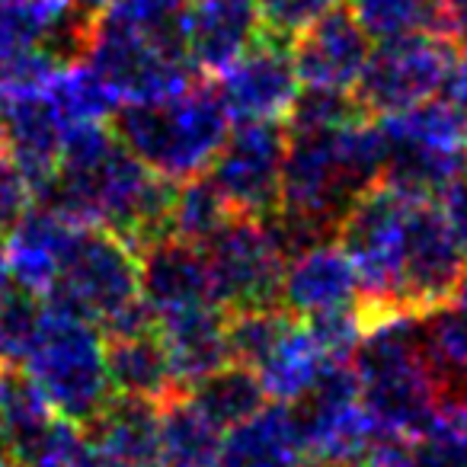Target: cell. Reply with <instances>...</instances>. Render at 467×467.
I'll return each mask as SVG.
<instances>
[{"instance_id": "cell-43", "label": "cell", "mask_w": 467, "mask_h": 467, "mask_svg": "<svg viewBox=\"0 0 467 467\" xmlns=\"http://www.w3.org/2000/svg\"><path fill=\"white\" fill-rule=\"evenodd\" d=\"M454 305H464V307H467V263H464V273H461L458 295H454Z\"/></svg>"}, {"instance_id": "cell-38", "label": "cell", "mask_w": 467, "mask_h": 467, "mask_svg": "<svg viewBox=\"0 0 467 467\" xmlns=\"http://www.w3.org/2000/svg\"><path fill=\"white\" fill-rule=\"evenodd\" d=\"M441 90H445L448 103L467 116V46L461 48V52H454L451 67H448V78H445V84H441Z\"/></svg>"}, {"instance_id": "cell-21", "label": "cell", "mask_w": 467, "mask_h": 467, "mask_svg": "<svg viewBox=\"0 0 467 467\" xmlns=\"http://www.w3.org/2000/svg\"><path fill=\"white\" fill-rule=\"evenodd\" d=\"M390 141L388 167L381 182L400 192L410 202H432L451 186L454 180L467 176V150H441L416 141Z\"/></svg>"}, {"instance_id": "cell-37", "label": "cell", "mask_w": 467, "mask_h": 467, "mask_svg": "<svg viewBox=\"0 0 467 467\" xmlns=\"http://www.w3.org/2000/svg\"><path fill=\"white\" fill-rule=\"evenodd\" d=\"M439 212H441V218H445L451 237L458 241L461 254L467 256V176L454 180L451 186L439 195Z\"/></svg>"}, {"instance_id": "cell-1", "label": "cell", "mask_w": 467, "mask_h": 467, "mask_svg": "<svg viewBox=\"0 0 467 467\" xmlns=\"http://www.w3.org/2000/svg\"><path fill=\"white\" fill-rule=\"evenodd\" d=\"M116 138L154 173L170 180L205 173L231 131V112L212 80H195L170 103H122L112 112Z\"/></svg>"}, {"instance_id": "cell-11", "label": "cell", "mask_w": 467, "mask_h": 467, "mask_svg": "<svg viewBox=\"0 0 467 467\" xmlns=\"http://www.w3.org/2000/svg\"><path fill=\"white\" fill-rule=\"evenodd\" d=\"M371 55V39L349 7H333L292 39V58L305 87L356 90Z\"/></svg>"}, {"instance_id": "cell-31", "label": "cell", "mask_w": 467, "mask_h": 467, "mask_svg": "<svg viewBox=\"0 0 467 467\" xmlns=\"http://www.w3.org/2000/svg\"><path fill=\"white\" fill-rule=\"evenodd\" d=\"M365 116L368 112L358 106L356 93L330 90V87H305L288 109L285 131L288 135H324V131H339L343 125Z\"/></svg>"}, {"instance_id": "cell-18", "label": "cell", "mask_w": 467, "mask_h": 467, "mask_svg": "<svg viewBox=\"0 0 467 467\" xmlns=\"http://www.w3.org/2000/svg\"><path fill=\"white\" fill-rule=\"evenodd\" d=\"M106 467H161V407L112 397L84 429Z\"/></svg>"}, {"instance_id": "cell-40", "label": "cell", "mask_w": 467, "mask_h": 467, "mask_svg": "<svg viewBox=\"0 0 467 467\" xmlns=\"http://www.w3.org/2000/svg\"><path fill=\"white\" fill-rule=\"evenodd\" d=\"M10 285V266H7V237L0 234V292Z\"/></svg>"}, {"instance_id": "cell-29", "label": "cell", "mask_w": 467, "mask_h": 467, "mask_svg": "<svg viewBox=\"0 0 467 467\" xmlns=\"http://www.w3.org/2000/svg\"><path fill=\"white\" fill-rule=\"evenodd\" d=\"M55 410L23 365L0 362V454L26 439Z\"/></svg>"}, {"instance_id": "cell-4", "label": "cell", "mask_w": 467, "mask_h": 467, "mask_svg": "<svg viewBox=\"0 0 467 467\" xmlns=\"http://www.w3.org/2000/svg\"><path fill=\"white\" fill-rule=\"evenodd\" d=\"M413 202L378 182L362 192L346 212L337 244L349 254L362 285V307L390 311L403 307V231Z\"/></svg>"}, {"instance_id": "cell-44", "label": "cell", "mask_w": 467, "mask_h": 467, "mask_svg": "<svg viewBox=\"0 0 467 467\" xmlns=\"http://www.w3.org/2000/svg\"><path fill=\"white\" fill-rule=\"evenodd\" d=\"M87 445H90V441H87ZM74 467H106V464H103V461L97 458V454L90 451V448H87V454H84V458H80V461H78V464H74Z\"/></svg>"}, {"instance_id": "cell-41", "label": "cell", "mask_w": 467, "mask_h": 467, "mask_svg": "<svg viewBox=\"0 0 467 467\" xmlns=\"http://www.w3.org/2000/svg\"><path fill=\"white\" fill-rule=\"evenodd\" d=\"M298 467H362L358 461H320V458H307Z\"/></svg>"}, {"instance_id": "cell-7", "label": "cell", "mask_w": 467, "mask_h": 467, "mask_svg": "<svg viewBox=\"0 0 467 467\" xmlns=\"http://www.w3.org/2000/svg\"><path fill=\"white\" fill-rule=\"evenodd\" d=\"M454 42L435 33H410L378 42L356 84V99L368 116H394L432 99L448 78Z\"/></svg>"}, {"instance_id": "cell-20", "label": "cell", "mask_w": 467, "mask_h": 467, "mask_svg": "<svg viewBox=\"0 0 467 467\" xmlns=\"http://www.w3.org/2000/svg\"><path fill=\"white\" fill-rule=\"evenodd\" d=\"M305 454L292 403H266L256 416L227 429L218 467H298Z\"/></svg>"}, {"instance_id": "cell-17", "label": "cell", "mask_w": 467, "mask_h": 467, "mask_svg": "<svg viewBox=\"0 0 467 467\" xmlns=\"http://www.w3.org/2000/svg\"><path fill=\"white\" fill-rule=\"evenodd\" d=\"M80 224L67 221L65 214L39 205L7 234V266L10 282L29 288L46 298L55 285L65 256L74 244V234Z\"/></svg>"}, {"instance_id": "cell-33", "label": "cell", "mask_w": 467, "mask_h": 467, "mask_svg": "<svg viewBox=\"0 0 467 467\" xmlns=\"http://www.w3.org/2000/svg\"><path fill=\"white\" fill-rule=\"evenodd\" d=\"M46 317V298L10 282L0 292V362L23 365L39 337Z\"/></svg>"}, {"instance_id": "cell-6", "label": "cell", "mask_w": 467, "mask_h": 467, "mask_svg": "<svg viewBox=\"0 0 467 467\" xmlns=\"http://www.w3.org/2000/svg\"><path fill=\"white\" fill-rule=\"evenodd\" d=\"M87 65L109 87L119 106L170 103L202 78L189 58L163 52L148 36L106 20V16H97L93 42L87 48Z\"/></svg>"}, {"instance_id": "cell-15", "label": "cell", "mask_w": 467, "mask_h": 467, "mask_svg": "<svg viewBox=\"0 0 467 467\" xmlns=\"http://www.w3.org/2000/svg\"><path fill=\"white\" fill-rule=\"evenodd\" d=\"M138 263H141V298L150 305L157 320L186 307L214 305L202 247H192L180 237H161L138 254Z\"/></svg>"}, {"instance_id": "cell-5", "label": "cell", "mask_w": 467, "mask_h": 467, "mask_svg": "<svg viewBox=\"0 0 467 467\" xmlns=\"http://www.w3.org/2000/svg\"><path fill=\"white\" fill-rule=\"evenodd\" d=\"M202 254L218 307H282L279 295L288 260L266 218L234 212Z\"/></svg>"}, {"instance_id": "cell-28", "label": "cell", "mask_w": 467, "mask_h": 467, "mask_svg": "<svg viewBox=\"0 0 467 467\" xmlns=\"http://www.w3.org/2000/svg\"><path fill=\"white\" fill-rule=\"evenodd\" d=\"M189 4H192V0H112L99 16L148 36L163 52L189 58V52H186Z\"/></svg>"}, {"instance_id": "cell-9", "label": "cell", "mask_w": 467, "mask_h": 467, "mask_svg": "<svg viewBox=\"0 0 467 467\" xmlns=\"http://www.w3.org/2000/svg\"><path fill=\"white\" fill-rule=\"evenodd\" d=\"M467 256L448 231L439 205L413 202L403 231V307L413 314L454 305Z\"/></svg>"}, {"instance_id": "cell-16", "label": "cell", "mask_w": 467, "mask_h": 467, "mask_svg": "<svg viewBox=\"0 0 467 467\" xmlns=\"http://www.w3.org/2000/svg\"><path fill=\"white\" fill-rule=\"evenodd\" d=\"M224 317V307L199 305L157 320V330H161V339L170 352L176 384H180L182 394H189L202 378H208L212 371L224 368L231 362Z\"/></svg>"}, {"instance_id": "cell-42", "label": "cell", "mask_w": 467, "mask_h": 467, "mask_svg": "<svg viewBox=\"0 0 467 467\" xmlns=\"http://www.w3.org/2000/svg\"><path fill=\"white\" fill-rule=\"evenodd\" d=\"M78 4H80V7H84V10H87V14L99 16V14H103V10H106V7H109L112 0H78Z\"/></svg>"}, {"instance_id": "cell-45", "label": "cell", "mask_w": 467, "mask_h": 467, "mask_svg": "<svg viewBox=\"0 0 467 467\" xmlns=\"http://www.w3.org/2000/svg\"><path fill=\"white\" fill-rule=\"evenodd\" d=\"M0 467H23L20 461H14L10 454H0Z\"/></svg>"}, {"instance_id": "cell-8", "label": "cell", "mask_w": 467, "mask_h": 467, "mask_svg": "<svg viewBox=\"0 0 467 467\" xmlns=\"http://www.w3.org/2000/svg\"><path fill=\"white\" fill-rule=\"evenodd\" d=\"M288 131L279 122H241L208 163V176L237 214L269 218L279 212Z\"/></svg>"}, {"instance_id": "cell-22", "label": "cell", "mask_w": 467, "mask_h": 467, "mask_svg": "<svg viewBox=\"0 0 467 467\" xmlns=\"http://www.w3.org/2000/svg\"><path fill=\"white\" fill-rule=\"evenodd\" d=\"M224 429H218L189 394L161 407V467H218Z\"/></svg>"}, {"instance_id": "cell-24", "label": "cell", "mask_w": 467, "mask_h": 467, "mask_svg": "<svg viewBox=\"0 0 467 467\" xmlns=\"http://www.w3.org/2000/svg\"><path fill=\"white\" fill-rule=\"evenodd\" d=\"M189 397L224 432L247 422L250 416H256L269 403V394L263 388L256 368H247V365H237V362H227L224 368L202 378L189 390Z\"/></svg>"}, {"instance_id": "cell-2", "label": "cell", "mask_w": 467, "mask_h": 467, "mask_svg": "<svg viewBox=\"0 0 467 467\" xmlns=\"http://www.w3.org/2000/svg\"><path fill=\"white\" fill-rule=\"evenodd\" d=\"M23 368L29 371L48 407L78 426H90L112 400L106 375V339L97 324L46 305L39 337Z\"/></svg>"}, {"instance_id": "cell-30", "label": "cell", "mask_w": 467, "mask_h": 467, "mask_svg": "<svg viewBox=\"0 0 467 467\" xmlns=\"http://www.w3.org/2000/svg\"><path fill=\"white\" fill-rule=\"evenodd\" d=\"M224 333L231 362L260 368V362L275 349L285 330L295 324V317L282 307H237L224 311Z\"/></svg>"}, {"instance_id": "cell-34", "label": "cell", "mask_w": 467, "mask_h": 467, "mask_svg": "<svg viewBox=\"0 0 467 467\" xmlns=\"http://www.w3.org/2000/svg\"><path fill=\"white\" fill-rule=\"evenodd\" d=\"M301 324L307 327V333L314 337V343L320 346L327 358H352L356 346L365 337V314L362 305H343L330 307V311H320L305 317Z\"/></svg>"}, {"instance_id": "cell-26", "label": "cell", "mask_w": 467, "mask_h": 467, "mask_svg": "<svg viewBox=\"0 0 467 467\" xmlns=\"http://www.w3.org/2000/svg\"><path fill=\"white\" fill-rule=\"evenodd\" d=\"M349 14L368 39H397L410 33L445 36V10L441 0H346ZM448 39V36H445Z\"/></svg>"}, {"instance_id": "cell-14", "label": "cell", "mask_w": 467, "mask_h": 467, "mask_svg": "<svg viewBox=\"0 0 467 467\" xmlns=\"http://www.w3.org/2000/svg\"><path fill=\"white\" fill-rule=\"evenodd\" d=\"M358 295H362V285H358V273L349 254L337 241H327L307 247L305 254L285 263L279 305L295 320H305L330 307L356 305Z\"/></svg>"}, {"instance_id": "cell-3", "label": "cell", "mask_w": 467, "mask_h": 467, "mask_svg": "<svg viewBox=\"0 0 467 467\" xmlns=\"http://www.w3.org/2000/svg\"><path fill=\"white\" fill-rule=\"evenodd\" d=\"M138 298H141V263L135 250L106 227L80 224L65 266L48 288L46 305L103 327Z\"/></svg>"}, {"instance_id": "cell-12", "label": "cell", "mask_w": 467, "mask_h": 467, "mask_svg": "<svg viewBox=\"0 0 467 467\" xmlns=\"http://www.w3.org/2000/svg\"><path fill=\"white\" fill-rule=\"evenodd\" d=\"M269 33L260 0H192L186 52L202 78H218Z\"/></svg>"}, {"instance_id": "cell-35", "label": "cell", "mask_w": 467, "mask_h": 467, "mask_svg": "<svg viewBox=\"0 0 467 467\" xmlns=\"http://www.w3.org/2000/svg\"><path fill=\"white\" fill-rule=\"evenodd\" d=\"M36 189L20 170V163L0 148V234L7 237L29 212H33Z\"/></svg>"}, {"instance_id": "cell-25", "label": "cell", "mask_w": 467, "mask_h": 467, "mask_svg": "<svg viewBox=\"0 0 467 467\" xmlns=\"http://www.w3.org/2000/svg\"><path fill=\"white\" fill-rule=\"evenodd\" d=\"M234 208L214 186L208 173H195L176 182L173 195V212H170V237L192 244V247H205L214 234L231 221Z\"/></svg>"}, {"instance_id": "cell-19", "label": "cell", "mask_w": 467, "mask_h": 467, "mask_svg": "<svg viewBox=\"0 0 467 467\" xmlns=\"http://www.w3.org/2000/svg\"><path fill=\"white\" fill-rule=\"evenodd\" d=\"M106 339V375H109L112 397H129L163 407L180 397V384L173 375V362L161 339V330L131 333V337Z\"/></svg>"}, {"instance_id": "cell-32", "label": "cell", "mask_w": 467, "mask_h": 467, "mask_svg": "<svg viewBox=\"0 0 467 467\" xmlns=\"http://www.w3.org/2000/svg\"><path fill=\"white\" fill-rule=\"evenodd\" d=\"M87 448L90 445L84 439V426L52 413L7 454L23 467H74L87 454Z\"/></svg>"}, {"instance_id": "cell-27", "label": "cell", "mask_w": 467, "mask_h": 467, "mask_svg": "<svg viewBox=\"0 0 467 467\" xmlns=\"http://www.w3.org/2000/svg\"><path fill=\"white\" fill-rule=\"evenodd\" d=\"M46 93L52 99L58 119L65 122V131L80 122H103L119 109V99L112 97V90L84 61L58 67L55 78L48 80Z\"/></svg>"}, {"instance_id": "cell-36", "label": "cell", "mask_w": 467, "mask_h": 467, "mask_svg": "<svg viewBox=\"0 0 467 467\" xmlns=\"http://www.w3.org/2000/svg\"><path fill=\"white\" fill-rule=\"evenodd\" d=\"M263 16H266V26L279 36H295L314 23L317 16H324L327 10L339 7V0H260Z\"/></svg>"}, {"instance_id": "cell-23", "label": "cell", "mask_w": 467, "mask_h": 467, "mask_svg": "<svg viewBox=\"0 0 467 467\" xmlns=\"http://www.w3.org/2000/svg\"><path fill=\"white\" fill-rule=\"evenodd\" d=\"M327 362H330V358L320 352V346L314 343L307 327L295 320L285 330V337L275 343V349L260 362L256 375H260L269 400L295 403L311 390V384L317 381L320 368H324Z\"/></svg>"}, {"instance_id": "cell-13", "label": "cell", "mask_w": 467, "mask_h": 467, "mask_svg": "<svg viewBox=\"0 0 467 467\" xmlns=\"http://www.w3.org/2000/svg\"><path fill=\"white\" fill-rule=\"evenodd\" d=\"M46 87L0 97V148L20 163L26 180L33 182L36 199L58 173L65 141V122L55 112Z\"/></svg>"}, {"instance_id": "cell-10", "label": "cell", "mask_w": 467, "mask_h": 467, "mask_svg": "<svg viewBox=\"0 0 467 467\" xmlns=\"http://www.w3.org/2000/svg\"><path fill=\"white\" fill-rule=\"evenodd\" d=\"M218 93L237 122H279L301 93L292 39L269 29L244 58L218 74Z\"/></svg>"}, {"instance_id": "cell-39", "label": "cell", "mask_w": 467, "mask_h": 467, "mask_svg": "<svg viewBox=\"0 0 467 467\" xmlns=\"http://www.w3.org/2000/svg\"><path fill=\"white\" fill-rule=\"evenodd\" d=\"M445 10V36L454 46H467V0H441Z\"/></svg>"}]
</instances>
